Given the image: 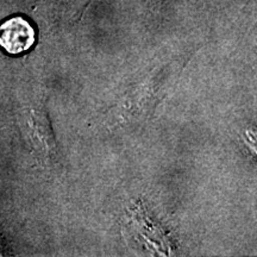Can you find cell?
I'll use <instances>...</instances> for the list:
<instances>
[{
	"instance_id": "6da1fadb",
	"label": "cell",
	"mask_w": 257,
	"mask_h": 257,
	"mask_svg": "<svg viewBox=\"0 0 257 257\" xmlns=\"http://www.w3.org/2000/svg\"><path fill=\"white\" fill-rule=\"evenodd\" d=\"M36 42L35 29L23 17H12L0 24V47L11 55L25 53Z\"/></svg>"
}]
</instances>
